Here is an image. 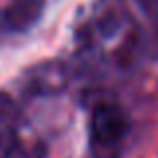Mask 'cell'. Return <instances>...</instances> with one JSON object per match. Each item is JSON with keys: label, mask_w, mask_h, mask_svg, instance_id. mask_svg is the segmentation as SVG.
Here are the masks:
<instances>
[{"label": "cell", "mask_w": 158, "mask_h": 158, "mask_svg": "<svg viewBox=\"0 0 158 158\" xmlns=\"http://www.w3.org/2000/svg\"><path fill=\"white\" fill-rule=\"evenodd\" d=\"M128 132V116L116 104H100L94 108L90 118L92 142L100 148H112Z\"/></svg>", "instance_id": "obj_1"}, {"label": "cell", "mask_w": 158, "mask_h": 158, "mask_svg": "<svg viewBox=\"0 0 158 158\" xmlns=\"http://www.w3.org/2000/svg\"><path fill=\"white\" fill-rule=\"evenodd\" d=\"M44 0H10L4 10V22L14 32H26L42 18Z\"/></svg>", "instance_id": "obj_2"}, {"label": "cell", "mask_w": 158, "mask_h": 158, "mask_svg": "<svg viewBox=\"0 0 158 158\" xmlns=\"http://www.w3.org/2000/svg\"><path fill=\"white\" fill-rule=\"evenodd\" d=\"M66 84V70L58 62H50V64H42L38 70H34L32 76V86L38 92H56V90L64 88Z\"/></svg>", "instance_id": "obj_3"}]
</instances>
